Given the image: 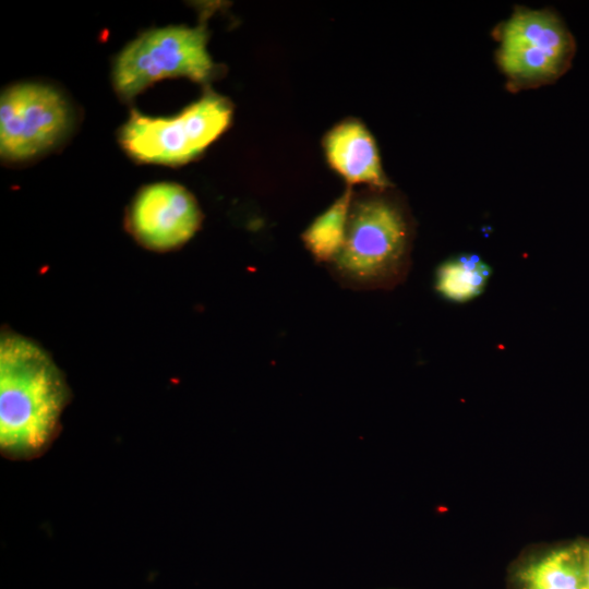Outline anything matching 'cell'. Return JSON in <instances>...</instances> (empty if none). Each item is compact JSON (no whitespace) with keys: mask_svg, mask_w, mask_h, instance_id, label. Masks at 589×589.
Here are the masks:
<instances>
[{"mask_svg":"<svg viewBox=\"0 0 589 589\" xmlns=\"http://www.w3.org/2000/svg\"><path fill=\"white\" fill-rule=\"evenodd\" d=\"M70 390L50 356L33 340L4 334L0 344V448L28 460L56 438Z\"/></svg>","mask_w":589,"mask_h":589,"instance_id":"obj_1","label":"cell"},{"mask_svg":"<svg viewBox=\"0 0 589 589\" xmlns=\"http://www.w3.org/2000/svg\"><path fill=\"white\" fill-rule=\"evenodd\" d=\"M409 242V226L400 207L386 197H365L351 205L346 240L333 264L352 285H394L406 272Z\"/></svg>","mask_w":589,"mask_h":589,"instance_id":"obj_2","label":"cell"},{"mask_svg":"<svg viewBox=\"0 0 589 589\" xmlns=\"http://www.w3.org/2000/svg\"><path fill=\"white\" fill-rule=\"evenodd\" d=\"M232 106L209 92L170 118L132 111L120 131V143L134 159L169 166L189 163L229 127Z\"/></svg>","mask_w":589,"mask_h":589,"instance_id":"obj_3","label":"cell"},{"mask_svg":"<svg viewBox=\"0 0 589 589\" xmlns=\"http://www.w3.org/2000/svg\"><path fill=\"white\" fill-rule=\"evenodd\" d=\"M215 73L206 28L171 25L129 43L115 61L112 81L118 94L130 99L158 80L183 76L204 83Z\"/></svg>","mask_w":589,"mask_h":589,"instance_id":"obj_4","label":"cell"},{"mask_svg":"<svg viewBox=\"0 0 589 589\" xmlns=\"http://www.w3.org/2000/svg\"><path fill=\"white\" fill-rule=\"evenodd\" d=\"M574 41L549 10L516 11L500 32L497 63L516 87L549 83L567 68Z\"/></svg>","mask_w":589,"mask_h":589,"instance_id":"obj_5","label":"cell"},{"mask_svg":"<svg viewBox=\"0 0 589 589\" xmlns=\"http://www.w3.org/2000/svg\"><path fill=\"white\" fill-rule=\"evenodd\" d=\"M71 109L53 87L22 83L5 89L0 99V152L21 161L58 143L71 124Z\"/></svg>","mask_w":589,"mask_h":589,"instance_id":"obj_6","label":"cell"},{"mask_svg":"<svg viewBox=\"0 0 589 589\" xmlns=\"http://www.w3.org/2000/svg\"><path fill=\"white\" fill-rule=\"evenodd\" d=\"M135 239L155 251L177 249L200 228L202 214L195 197L183 187L158 182L143 188L129 211Z\"/></svg>","mask_w":589,"mask_h":589,"instance_id":"obj_7","label":"cell"},{"mask_svg":"<svg viewBox=\"0 0 589 589\" xmlns=\"http://www.w3.org/2000/svg\"><path fill=\"white\" fill-rule=\"evenodd\" d=\"M324 151L329 166L350 184L388 185L375 141L363 123L347 119L328 131Z\"/></svg>","mask_w":589,"mask_h":589,"instance_id":"obj_8","label":"cell"},{"mask_svg":"<svg viewBox=\"0 0 589 589\" xmlns=\"http://www.w3.org/2000/svg\"><path fill=\"white\" fill-rule=\"evenodd\" d=\"M518 589H586L581 543L554 548L524 563L516 572Z\"/></svg>","mask_w":589,"mask_h":589,"instance_id":"obj_9","label":"cell"},{"mask_svg":"<svg viewBox=\"0 0 589 589\" xmlns=\"http://www.w3.org/2000/svg\"><path fill=\"white\" fill-rule=\"evenodd\" d=\"M490 265L474 254H460L444 261L435 273V290L456 303L478 298L491 278Z\"/></svg>","mask_w":589,"mask_h":589,"instance_id":"obj_10","label":"cell"},{"mask_svg":"<svg viewBox=\"0 0 589 589\" xmlns=\"http://www.w3.org/2000/svg\"><path fill=\"white\" fill-rule=\"evenodd\" d=\"M351 191H345L305 229L302 241L318 262H334L339 255L347 233L351 209Z\"/></svg>","mask_w":589,"mask_h":589,"instance_id":"obj_11","label":"cell"},{"mask_svg":"<svg viewBox=\"0 0 589 589\" xmlns=\"http://www.w3.org/2000/svg\"><path fill=\"white\" fill-rule=\"evenodd\" d=\"M585 588L589 589V543H581Z\"/></svg>","mask_w":589,"mask_h":589,"instance_id":"obj_12","label":"cell"}]
</instances>
